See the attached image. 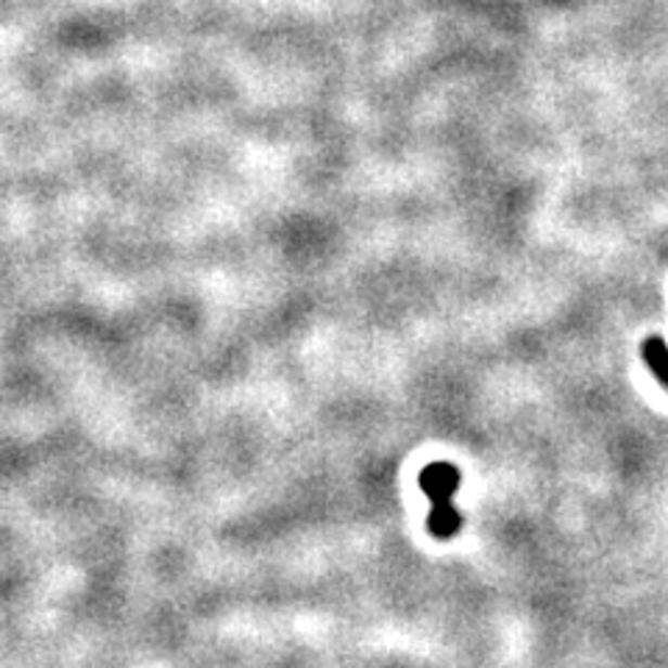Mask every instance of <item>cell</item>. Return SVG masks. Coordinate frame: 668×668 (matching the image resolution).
<instances>
[{"mask_svg": "<svg viewBox=\"0 0 668 668\" xmlns=\"http://www.w3.org/2000/svg\"><path fill=\"white\" fill-rule=\"evenodd\" d=\"M457 488H460V471L451 463H432L421 471V490L432 501V513L426 518L432 538L449 540L463 527V515L454 508Z\"/></svg>", "mask_w": 668, "mask_h": 668, "instance_id": "cell-1", "label": "cell"}]
</instances>
